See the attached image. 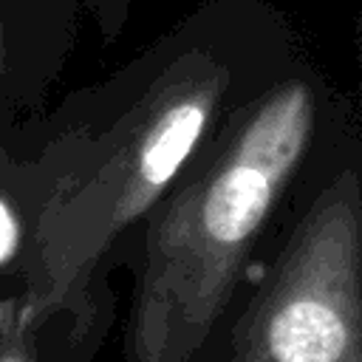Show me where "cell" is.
<instances>
[{
    "label": "cell",
    "instance_id": "cell-4",
    "mask_svg": "<svg viewBox=\"0 0 362 362\" xmlns=\"http://www.w3.org/2000/svg\"><path fill=\"white\" fill-rule=\"evenodd\" d=\"M116 317V294L93 308L37 311L23 288L0 291V362H96Z\"/></svg>",
    "mask_w": 362,
    "mask_h": 362
},
{
    "label": "cell",
    "instance_id": "cell-3",
    "mask_svg": "<svg viewBox=\"0 0 362 362\" xmlns=\"http://www.w3.org/2000/svg\"><path fill=\"white\" fill-rule=\"evenodd\" d=\"M184 362H362V122L294 198Z\"/></svg>",
    "mask_w": 362,
    "mask_h": 362
},
{
    "label": "cell",
    "instance_id": "cell-5",
    "mask_svg": "<svg viewBox=\"0 0 362 362\" xmlns=\"http://www.w3.org/2000/svg\"><path fill=\"white\" fill-rule=\"evenodd\" d=\"M354 51H356V76H359V102H362V6L356 14V28H354Z\"/></svg>",
    "mask_w": 362,
    "mask_h": 362
},
{
    "label": "cell",
    "instance_id": "cell-2",
    "mask_svg": "<svg viewBox=\"0 0 362 362\" xmlns=\"http://www.w3.org/2000/svg\"><path fill=\"white\" fill-rule=\"evenodd\" d=\"M359 122L305 51L198 153L124 249L122 362H184L283 215Z\"/></svg>",
    "mask_w": 362,
    "mask_h": 362
},
{
    "label": "cell",
    "instance_id": "cell-1",
    "mask_svg": "<svg viewBox=\"0 0 362 362\" xmlns=\"http://www.w3.org/2000/svg\"><path fill=\"white\" fill-rule=\"evenodd\" d=\"M305 54L291 17L269 0H204L54 110L0 124L54 189L25 283L37 311L93 308L150 212L218 130Z\"/></svg>",
    "mask_w": 362,
    "mask_h": 362
}]
</instances>
